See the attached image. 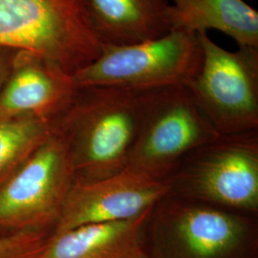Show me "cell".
I'll return each instance as SVG.
<instances>
[{
  "label": "cell",
  "mask_w": 258,
  "mask_h": 258,
  "mask_svg": "<svg viewBox=\"0 0 258 258\" xmlns=\"http://www.w3.org/2000/svg\"><path fill=\"white\" fill-rule=\"evenodd\" d=\"M169 191L168 181L154 180L129 167L96 181L75 180L52 234L89 224L137 218Z\"/></svg>",
  "instance_id": "obj_9"
},
{
  "label": "cell",
  "mask_w": 258,
  "mask_h": 258,
  "mask_svg": "<svg viewBox=\"0 0 258 258\" xmlns=\"http://www.w3.org/2000/svg\"><path fill=\"white\" fill-rule=\"evenodd\" d=\"M151 210L126 221L89 224L51 234L38 258H130L144 251Z\"/></svg>",
  "instance_id": "obj_12"
},
{
  "label": "cell",
  "mask_w": 258,
  "mask_h": 258,
  "mask_svg": "<svg viewBox=\"0 0 258 258\" xmlns=\"http://www.w3.org/2000/svg\"><path fill=\"white\" fill-rule=\"evenodd\" d=\"M202 62L185 87L221 135L257 130L258 48L229 51L199 34Z\"/></svg>",
  "instance_id": "obj_7"
},
{
  "label": "cell",
  "mask_w": 258,
  "mask_h": 258,
  "mask_svg": "<svg viewBox=\"0 0 258 258\" xmlns=\"http://www.w3.org/2000/svg\"><path fill=\"white\" fill-rule=\"evenodd\" d=\"M201 62L198 35L172 30L162 37L134 44L104 46L101 55L73 77L78 89L186 87L198 73Z\"/></svg>",
  "instance_id": "obj_5"
},
{
  "label": "cell",
  "mask_w": 258,
  "mask_h": 258,
  "mask_svg": "<svg viewBox=\"0 0 258 258\" xmlns=\"http://www.w3.org/2000/svg\"><path fill=\"white\" fill-rule=\"evenodd\" d=\"M168 195L231 212H258L257 130L220 135L184 158Z\"/></svg>",
  "instance_id": "obj_4"
},
{
  "label": "cell",
  "mask_w": 258,
  "mask_h": 258,
  "mask_svg": "<svg viewBox=\"0 0 258 258\" xmlns=\"http://www.w3.org/2000/svg\"><path fill=\"white\" fill-rule=\"evenodd\" d=\"M74 182L68 148L54 132L0 184V238L29 232L52 234Z\"/></svg>",
  "instance_id": "obj_6"
},
{
  "label": "cell",
  "mask_w": 258,
  "mask_h": 258,
  "mask_svg": "<svg viewBox=\"0 0 258 258\" xmlns=\"http://www.w3.org/2000/svg\"><path fill=\"white\" fill-rule=\"evenodd\" d=\"M143 249L150 258H256L257 222L167 195L151 211Z\"/></svg>",
  "instance_id": "obj_2"
},
{
  "label": "cell",
  "mask_w": 258,
  "mask_h": 258,
  "mask_svg": "<svg viewBox=\"0 0 258 258\" xmlns=\"http://www.w3.org/2000/svg\"><path fill=\"white\" fill-rule=\"evenodd\" d=\"M0 47L36 54L74 74L104 46L88 0H0Z\"/></svg>",
  "instance_id": "obj_3"
},
{
  "label": "cell",
  "mask_w": 258,
  "mask_h": 258,
  "mask_svg": "<svg viewBox=\"0 0 258 258\" xmlns=\"http://www.w3.org/2000/svg\"><path fill=\"white\" fill-rule=\"evenodd\" d=\"M93 27L103 46H122L172 30L170 0H88Z\"/></svg>",
  "instance_id": "obj_11"
},
{
  "label": "cell",
  "mask_w": 258,
  "mask_h": 258,
  "mask_svg": "<svg viewBox=\"0 0 258 258\" xmlns=\"http://www.w3.org/2000/svg\"><path fill=\"white\" fill-rule=\"evenodd\" d=\"M130 258H150L148 256V254L145 252V251H143V252H141V253H139V254H136V255H134V256H132V257Z\"/></svg>",
  "instance_id": "obj_17"
},
{
  "label": "cell",
  "mask_w": 258,
  "mask_h": 258,
  "mask_svg": "<svg viewBox=\"0 0 258 258\" xmlns=\"http://www.w3.org/2000/svg\"><path fill=\"white\" fill-rule=\"evenodd\" d=\"M220 135L185 87L157 89L126 167L167 181L185 157Z\"/></svg>",
  "instance_id": "obj_8"
},
{
  "label": "cell",
  "mask_w": 258,
  "mask_h": 258,
  "mask_svg": "<svg viewBox=\"0 0 258 258\" xmlns=\"http://www.w3.org/2000/svg\"><path fill=\"white\" fill-rule=\"evenodd\" d=\"M172 30L208 34L214 30L238 46L258 48V13L244 0H170ZM171 30V31H172Z\"/></svg>",
  "instance_id": "obj_13"
},
{
  "label": "cell",
  "mask_w": 258,
  "mask_h": 258,
  "mask_svg": "<svg viewBox=\"0 0 258 258\" xmlns=\"http://www.w3.org/2000/svg\"><path fill=\"white\" fill-rule=\"evenodd\" d=\"M55 132V120H0V184L22 166Z\"/></svg>",
  "instance_id": "obj_14"
},
{
  "label": "cell",
  "mask_w": 258,
  "mask_h": 258,
  "mask_svg": "<svg viewBox=\"0 0 258 258\" xmlns=\"http://www.w3.org/2000/svg\"><path fill=\"white\" fill-rule=\"evenodd\" d=\"M156 90L79 89L55 120V132L68 148L75 180L96 181L126 167Z\"/></svg>",
  "instance_id": "obj_1"
},
{
  "label": "cell",
  "mask_w": 258,
  "mask_h": 258,
  "mask_svg": "<svg viewBox=\"0 0 258 258\" xmlns=\"http://www.w3.org/2000/svg\"><path fill=\"white\" fill-rule=\"evenodd\" d=\"M79 91L73 74L39 55L16 51L9 77L0 91V120H54Z\"/></svg>",
  "instance_id": "obj_10"
},
{
  "label": "cell",
  "mask_w": 258,
  "mask_h": 258,
  "mask_svg": "<svg viewBox=\"0 0 258 258\" xmlns=\"http://www.w3.org/2000/svg\"><path fill=\"white\" fill-rule=\"evenodd\" d=\"M51 234L29 232L0 238V258H38Z\"/></svg>",
  "instance_id": "obj_15"
},
{
  "label": "cell",
  "mask_w": 258,
  "mask_h": 258,
  "mask_svg": "<svg viewBox=\"0 0 258 258\" xmlns=\"http://www.w3.org/2000/svg\"><path fill=\"white\" fill-rule=\"evenodd\" d=\"M16 51L0 47V91L9 77Z\"/></svg>",
  "instance_id": "obj_16"
}]
</instances>
